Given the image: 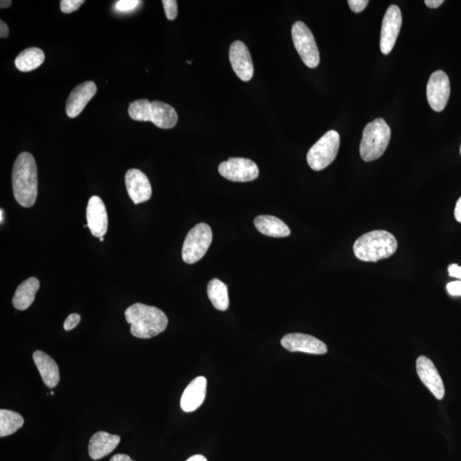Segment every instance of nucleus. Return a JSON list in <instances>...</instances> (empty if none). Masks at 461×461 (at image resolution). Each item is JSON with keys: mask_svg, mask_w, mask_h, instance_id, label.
<instances>
[{"mask_svg": "<svg viewBox=\"0 0 461 461\" xmlns=\"http://www.w3.org/2000/svg\"><path fill=\"white\" fill-rule=\"evenodd\" d=\"M13 188L15 200L22 207L30 208L38 196V171L35 157L22 152L15 161L13 170Z\"/></svg>", "mask_w": 461, "mask_h": 461, "instance_id": "nucleus-1", "label": "nucleus"}, {"mask_svg": "<svg viewBox=\"0 0 461 461\" xmlns=\"http://www.w3.org/2000/svg\"><path fill=\"white\" fill-rule=\"evenodd\" d=\"M127 323L131 325V334L138 339H147L159 335L166 330L168 318L156 307L137 302L125 311Z\"/></svg>", "mask_w": 461, "mask_h": 461, "instance_id": "nucleus-2", "label": "nucleus"}, {"mask_svg": "<svg viewBox=\"0 0 461 461\" xmlns=\"http://www.w3.org/2000/svg\"><path fill=\"white\" fill-rule=\"evenodd\" d=\"M355 256L359 260L376 262L391 257L397 250L394 235L384 230H377L361 236L354 243Z\"/></svg>", "mask_w": 461, "mask_h": 461, "instance_id": "nucleus-3", "label": "nucleus"}, {"mask_svg": "<svg viewBox=\"0 0 461 461\" xmlns=\"http://www.w3.org/2000/svg\"><path fill=\"white\" fill-rule=\"evenodd\" d=\"M391 131L384 119H375L363 130L359 155L365 162L380 159L387 149Z\"/></svg>", "mask_w": 461, "mask_h": 461, "instance_id": "nucleus-4", "label": "nucleus"}, {"mask_svg": "<svg viewBox=\"0 0 461 461\" xmlns=\"http://www.w3.org/2000/svg\"><path fill=\"white\" fill-rule=\"evenodd\" d=\"M340 146V136L337 131H328L312 147L307 155V163L314 171L327 168L335 160Z\"/></svg>", "mask_w": 461, "mask_h": 461, "instance_id": "nucleus-5", "label": "nucleus"}, {"mask_svg": "<svg viewBox=\"0 0 461 461\" xmlns=\"http://www.w3.org/2000/svg\"><path fill=\"white\" fill-rule=\"evenodd\" d=\"M213 234L211 227L206 223L196 225L188 232L182 248L183 261L193 264L205 256L212 243Z\"/></svg>", "mask_w": 461, "mask_h": 461, "instance_id": "nucleus-6", "label": "nucleus"}, {"mask_svg": "<svg viewBox=\"0 0 461 461\" xmlns=\"http://www.w3.org/2000/svg\"><path fill=\"white\" fill-rule=\"evenodd\" d=\"M294 46L302 62L310 69L316 67L320 63V52L311 30L302 22H295L291 29Z\"/></svg>", "mask_w": 461, "mask_h": 461, "instance_id": "nucleus-7", "label": "nucleus"}, {"mask_svg": "<svg viewBox=\"0 0 461 461\" xmlns=\"http://www.w3.org/2000/svg\"><path fill=\"white\" fill-rule=\"evenodd\" d=\"M219 173L223 177L234 182L253 181L259 176V168L252 160L231 157L220 164Z\"/></svg>", "mask_w": 461, "mask_h": 461, "instance_id": "nucleus-8", "label": "nucleus"}, {"mask_svg": "<svg viewBox=\"0 0 461 461\" xmlns=\"http://www.w3.org/2000/svg\"><path fill=\"white\" fill-rule=\"evenodd\" d=\"M426 95L433 111L441 112L444 110L451 96V81L447 74L437 70L430 76L427 84Z\"/></svg>", "mask_w": 461, "mask_h": 461, "instance_id": "nucleus-9", "label": "nucleus"}, {"mask_svg": "<svg viewBox=\"0 0 461 461\" xmlns=\"http://www.w3.org/2000/svg\"><path fill=\"white\" fill-rule=\"evenodd\" d=\"M403 17L398 6L392 5L386 10L381 28L380 50L384 55L391 54L402 28Z\"/></svg>", "mask_w": 461, "mask_h": 461, "instance_id": "nucleus-10", "label": "nucleus"}, {"mask_svg": "<svg viewBox=\"0 0 461 461\" xmlns=\"http://www.w3.org/2000/svg\"><path fill=\"white\" fill-rule=\"evenodd\" d=\"M281 344L291 352H302L313 355L327 353V347L322 341L302 333H290L281 339Z\"/></svg>", "mask_w": 461, "mask_h": 461, "instance_id": "nucleus-11", "label": "nucleus"}, {"mask_svg": "<svg viewBox=\"0 0 461 461\" xmlns=\"http://www.w3.org/2000/svg\"><path fill=\"white\" fill-rule=\"evenodd\" d=\"M230 63L237 76L243 81H250L254 76V65L248 47L242 41H234L229 50Z\"/></svg>", "mask_w": 461, "mask_h": 461, "instance_id": "nucleus-12", "label": "nucleus"}, {"mask_svg": "<svg viewBox=\"0 0 461 461\" xmlns=\"http://www.w3.org/2000/svg\"><path fill=\"white\" fill-rule=\"evenodd\" d=\"M419 378L438 400L444 398L445 389L439 373L429 358L419 356L416 362Z\"/></svg>", "mask_w": 461, "mask_h": 461, "instance_id": "nucleus-13", "label": "nucleus"}, {"mask_svg": "<svg viewBox=\"0 0 461 461\" xmlns=\"http://www.w3.org/2000/svg\"><path fill=\"white\" fill-rule=\"evenodd\" d=\"M127 193L135 204L148 201L152 197V189L147 176L137 168H131L125 175Z\"/></svg>", "mask_w": 461, "mask_h": 461, "instance_id": "nucleus-14", "label": "nucleus"}, {"mask_svg": "<svg viewBox=\"0 0 461 461\" xmlns=\"http://www.w3.org/2000/svg\"><path fill=\"white\" fill-rule=\"evenodd\" d=\"M88 226L96 238L104 237L108 230V215L106 205L99 197L90 198L87 208Z\"/></svg>", "mask_w": 461, "mask_h": 461, "instance_id": "nucleus-15", "label": "nucleus"}, {"mask_svg": "<svg viewBox=\"0 0 461 461\" xmlns=\"http://www.w3.org/2000/svg\"><path fill=\"white\" fill-rule=\"evenodd\" d=\"M97 92V86L93 81H87L78 85L71 92L66 103V112L70 118H76L83 111L89 101Z\"/></svg>", "mask_w": 461, "mask_h": 461, "instance_id": "nucleus-16", "label": "nucleus"}, {"mask_svg": "<svg viewBox=\"0 0 461 461\" xmlns=\"http://www.w3.org/2000/svg\"><path fill=\"white\" fill-rule=\"evenodd\" d=\"M206 388L207 380L204 377H197L191 382L181 396V410L186 413L197 410L204 402Z\"/></svg>", "mask_w": 461, "mask_h": 461, "instance_id": "nucleus-17", "label": "nucleus"}, {"mask_svg": "<svg viewBox=\"0 0 461 461\" xmlns=\"http://www.w3.org/2000/svg\"><path fill=\"white\" fill-rule=\"evenodd\" d=\"M121 442L118 435L99 432L93 435L88 445L89 455L92 460H100L114 451Z\"/></svg>", "mask_w": 461, "mask_h": 461, "instance_id": "nucleus-18", "label": "nucleus"}, {"mask_svg": "<svg viewBox=\"0 0 461 461\" xmlns=\"http://www.w3.org/2000/svg\"><path fill=\"white\" fill-rule=\"evenodd\" d=\"M33 359L45 385L48 388H55L60 381L59 369L57 363L50 355L40 350H37L33 353Z\"/></svg>", "mask_w": 461, "mask_h": 461, "instance_id": "nucleus-19", "label": "nucleus"}, {"mask_svg": "<svg viewBox=\"0 0 461 461\" xmlns=\"http://www.w3.org/2000/svg\"><path fill=\"white\" fill-rule=\"evenodd\" d=\"M40 281L35 277H31L22 282L17 287L13 299L15 309L24 311L28 309L35 302V295L40 289Z\"/></svg>", "mask_w": 461, "mask_h": 461, "instance_id": "nucleus-20", "label": "nucleus"}, {"mask_svg": "<svg viewBox=\"0 0 461 461\" xmlns=\"http://www.w3.org/2000/svg\"><path fill=\"white\" fill-rule=\"evenodd\" d=\"M151 122L159 129H173L178 122L177 112L170 104L161 101H153Z\"/></svg>", "mask_w": 461, "mask_h": 461, "instance_id": "nucleus-21", "label": "nucleus"}, {"mask_svg": "<svg viewBox=\"0 0 461 461\" xmlns=\"http://www.w3.org/2000/svg\"><path fill=\"white\" fill-rule=\"evenodd\" d=\"M254 227L261 234L272 238H286L291 234L287 225L275 216H259L254 220Z\"/></svg>", "mask_w": 461, "mask_h": 461, "instance_id": "nucleus-22", "label": "nucleus"}, {"mask_svg": "<svg viewBox=\"0 0 461 461\" xmlns=\"http://www.w3.org/2000/svg\"><path fill=\"white\" fill-rule=\"evenodd\" d=\"M45 61V54L38 47H30L22 51L15 60L17 69L22 72H30V71L38 69Z\"/></svg>", "mask_w": 461, "mask_h": 461, "instance_id": "nucleus-23", "label": "nucleus"}, {"mask_svg": "<svg viewBox=\"0 0 461 461\" xmlns=\"http://www.w3.org/2000/svg\"><path fill=\"white\" fill-rule=\"evenodd\" d=\"M208 297L213 307L220 311H226L229 307V296L226 284L213 279L208 284Z\"/></svg>", "mask_w": 461, "mask_h": 461, "instance_id": "nucleus-24", "label": "nucleus"}, {"mask_svg": "<svg viewBox=\"0 0 461 461\" xmlns=\"http://www.w3.org/2000/svg\"><path fill=\"white\" fill-rule=\"evenodd\" d=\"M24 419L17 412L0 410V437H5L17 432L24 426Z\"/></svg>", "mask_w": 461, "mask_h": 461, "instance_id": "nucleus-25", "label": "nucleus"}, {"mask_svg": "<svg viewBox=\"0 0 461 461\" xmlns=\"http://www.w3.org/2000/svg\"><path fill=\"white\" fill-rule=\"evenodd\" d=\"M130 118L137 122L152 121V102L148 99H138L130 104Z\"/></svg>", "mask_w": 461, "mask_h": 461, "instance_id": "nucleus-26", "label": "nucleus"}, {"mask_svg": "<svg viewBox=\"0 0 461 461\" xmlns=\"http://www.w3.org/2000/svg\"><path fill=\"white\" fill-rule=\"evenodd\" d=\"M84 3V0H62L60 8L63 13L70 14L80 8Z\"/></svg>", "mask_w": 461, "mask_h": 461, "instance_id": "nucleus-27", "label": "nucleus"}, {"mask_svg": "<svg viewBox=\"0 0 461 461\" xmlns=\"http://www.w3.org/2000/svg\"><path fill=\"white\" fill-rule=\"evenodd\" d=\"M165 14L168 20L173 21L176 19L178 15V5L175 0H163Z\"/></svg>", "mask_w": 461, "mask_h": 461, "instance_id": "nucleus-28", "label": "nucleus"}, {"mask_svg": "<svg viewBox=\"0 0 461 461\" xmlns=\"http://www.w3.org/2000/svg\"><path fill=\"white\" fill-rule=\"evenodd\" d=\"M140 1L138 0H120L116 3L115 7L119 11H129L136 8Z\"/></svg>", "mask_w": 461, "mask_h": 461, "instance_id": "nucleus-29", "label": "nucleus"}, {"mask_svg": "<svg viewBox=\"0 0 461 461\" xmlns=\"http://www.w3.org/2000/svg\"><path fill=\"white\" fill-rule=\"evenodd\" d=\"M80 314L76 313L71 314L69 316L67 317L65 324H63V328L65 329V331H71V330H73L77 327L79 323H80Z\"/></svg>", "mask_w": 461, "mask_h": 461, "instance_id": "nucleus-30", "label": "nucleus"}, {"mask_svg": "<svg viewBox=\"0 0 461 461\" xmlns=\"http://www.w3.org/2000/svg\"><path fill=\"white\" fill-rule=\"evenodd\" d=\"M348 3L352 11H354L355 13H359L366 9L369 1L367 0H348Z\"/></svg>", "mask_w": 461, "mask_h": 461, "instance_id": "nucleus-31", "label": "nucleus"}, {"mask_svg": "<svg viewBox=\"0 0 461 461\" xmlns=\"http://www.w3.org/2000/svg\"><path fill=\"white\" fill-rule=\"evenodd\" d=\"M447 290L452 296H461V281H453L448 284Z\"/></svg>", "mask_w": 461, "mask_h": 461, "instance_id": "nucleus-32", "label": "nucleus"}, {"mask_svg": "<svg viewBox=\"0 0 461 461\" xmlns=\"http://www.w3.org/2000/svg\"><path fill=\"white\" fill-rule=\"evenodd\" d=\"M449 275L453 278H458L461 280V267L456 264H452L448 267Z\"/></svg>", "mask_w": 461, "mask_h": 461, "instance_id": "nucleus-33", "label": "nucleus"}, {"mask_svg": "<svg viewBox=\"0 0 461 461\" xmlns=\"http://www.w3.org/2000/svg\"><path fill=\"white\" fill-rule=\"evenodd\" d=\"M10 29L8 26L2 20L0 21V37L1 38H7L9 36Z\"/></svg>", "mask_w": 461, "mask_h": 461, "instance_id": "nucleus-34", "label": "nucleus"}, {"mask_svg": "<svg viewBox=\"0 0 461 461\" xmlns=\"http://www.w3.org/2000/svg\"><path fill=\"white\" fill-rule=\"evenodd\" d=\"M444 0H426L425 3L429 8L437 9L444 3Z\"/></svg>", "mask_w": 461, "mask_h": 461, "instance_id": "nucleus-35", "label": "nucleus"}, {"mask_svg": "<svg viewBox=\"0 0 461 461\" xmlns=\"http://www.w3.org/2000/svg\"><path fill=\"white\" fill-rule=\"evenodd\" d=\"M455 217L456 220L461 223V197L457 201L455 209Z\"/></svg>", "mask_w": 461, "mask_h": 461, "instance_id": "nucleus-36", "label": "nucleus"}, {"mask_svg": "<svg viewBox=\"0 0 461 461\" xmlns=\"http://www.w3.org/2000/svg\"><path fill=\"white\" fill-rule=\"evenodd\" d=\"M110 461H134L127 455H115L111 459Z\"/></svg>", "mask_w": 461, "mask_h": 461, "instance_id": "nucleus-37", "label": "nucleus"}, {"mask_svg": "<svg viewBox=\"0 0 461 461\" xmlns=\"http://www.w3.org/2000/svg\"><path fill=\"white\" fill-rule=\"evenodd\" d=\"M186 461H208V460L207 459L205 458L204 456L197 455L190 457V458Z\"/></svg>", "mask_w": 461, "mask_h": 461, "instance_id": "nucleus-38", "label": "nucleus"}, {"mask_svg": "<svg viewBox=\"0 0 461 461\" xmlns=\"http://www.w3.org/2000/svg\"><path fill=\"white\" fill-rule=\"evenodd\" d=\"M11 3H13V1H10V0H1V2H0V8H9V7L11 6Z\"/></svg>", "mask_w": 461, "mask_h": 461, "instance_id": "nucleus-39", "label": "nucleus"}, {"mask_svg": "<svg viewBox=\"0 0 461 461\" xmlns=\"http://www.w3.org/2000/svg\"><path fill=\"white\" fill-rule=\"evenodd\" d=\"M3 218H5V217H3V209H1V211H0V219H1L0 220V223H1V224L3 223Z\"/></svg>", "mask_w": 461, "mask_h": 461, "instance_id": "nucleus-40", "label": "nucleus"}, {"mask_svg": "<svg viewBox=\"0 0 461 461\" xmlns=\"http://www.w3.org/2000/svg\"><path fill=\"white\" fill-rule=\"evenodd\" d=\"M99 241H100L101 242H103V241H104V237H101V238H99Z\"/></svg>", "mask_w": 461, "mask_h": 461, "instance_id": "nucleus-41", "label": "nucleus"}, {"mask_svg": "<svg viewBox=\"0 0 461 461\" xmlns=\"http://www.w3.org/2000/svg\"><path fill=\"white\" fill-rule=\"evenodd\" d=\"M83 227H84V228H86V227H88V224H87V225H84Z\"/></svg>", "mask_w": 461, "mask_h": 461, "instance_id": "nucleus-42", "label": "nucleus"}, {"mask_svg": "<svg viewBox=\"0 0 461 461\" xmlns=\"http://www.w3.org/2000/svg\"><path fill=\"white\" fill-rule=\"evenodd\" d=\"M460 155H461V145H460Z\"/></svg>", "mask_w": 461, "mask_h": 461, "instance_id": "nucleus-43", "label": "nucleus"}]
</instances>
